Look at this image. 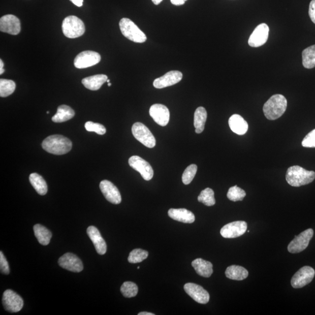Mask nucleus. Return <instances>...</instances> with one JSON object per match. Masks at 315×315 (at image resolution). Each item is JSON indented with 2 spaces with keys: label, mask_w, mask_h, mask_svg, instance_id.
<instances>
[{
  "label": "nucleus",
  "mask_w": 315,
  "mask_h": 315,
  "mask_svg": "<svg viewBox=\"0 0 315 315\" xmlns=\"http://www.w3.org/2000/svg\"><path fill=\"white\" fill-rule=\"evenodd\" d=\"M42 146L47 152L54 155H64L71 151L72 142L61 135H52L43 140Z\"/></svg>",
  "instance_id": "f257e3e1"
},
{
  "label": "nucleus",
  "mask_w": 315,
  "mask_h": 315,
  "mask_svg": "<svg viewBox=\"0 0 315 315\" xmlns=\"http://www.w3.org/2000/svg\"><path fill=\"white\" fill-rule=\"evenodd\" d=\"M287 101L280 94H274L263 106V112L267 119L274 120L278 119L285 113Z\"/></svg>",
  "instance_id": "f03ea898"
},
{
  "label": "nucleus",
  "mask_w": 315,
  "mask_h": 315,
  "mask_svg": "<svg viewBox=\"0 0 315 315\" xmlns=\"http://www.w3.org/2000/svg\"><path fill=\"white\" fill-rule=\"evenodd\" d=\"M286 178L291 186L300 187L312 183L315 179V172L299 166H293L287 170Z\"/></svg>",
  "instance_id": "7ed1b4c3"
},
{
  "label": "nucleus",
  "mask_w": 315,
  "mask_h": 315,
  "mask_svg": "<svg viewBox=\"0 0 315 315\" xmlns=\"http://www.w3.org/2000/svg\"><path fill=\"white\" fill-rule=\"evenodd\" d=\"M121 34L129 40L142 43L147 41L146 35L129 18H122L119 22Z\"/></svg>",
  "instance_id": "20e7f679"
},
{
  "label": "nucleus",
  "mask_w": 315,
  "mask_h": 315,
  "mask_svg": "<svg viewBox=\"0 0 315 315\" xmlns=\"http://www.w3.org/2000/svg\"><path fill=\"white\" fill-rule=\"evenodd\" d=\"M62 30L66 37L74 39L84 35L85 27L81 19L76 16L71 15L63 20Z\"/></svg>",
  "instance_id": "39448f33"
},
{
  "label": "nucleus",
  "mask_w": 315,
  "mask_h": 315,
  "mask_svg": "<svg viewBox=\"0 0 315 315\" xmlns=\"http://www.w3.org/2000/svg\"><path fill=\"white\" fill-rule=\"evenodd\" d=\"M132 133L136 139L140 141L141 144L149 148H152L155 146V138L152 133L144 124L137 122L132 127Z\"/></svg>",
  "instance_id": "423d86ee"
},
{
  "label": "nucleus",
  "mask_w": 315,
  "mask_h": 315,
  "mask_svg": "<svg viewBox=\"0 0 315 315\" xmlns=\"http://www.w3.org/2000/svg\"><path fill=\"white\" fill-rule=\"evenodd\" d=\"M314 232L312 229L306 230L300 234L295 236L294 239L288 246V250L291 254H299L306 249L309 242L313 238Z\"/></svg>",
  "instance_id": "0eeeda50"
},
{
  "label": "nucleus",
  "mask_w": 315,
  "mask_h": 315,
  "mask_svg": "<svg viewBox=\"0 0 315 315\" xmlns=\"http://www.w3.org/2000/svg\"><path fill=\"white\" fill-rule=\"evenodd\" d=\"M315 271L312 267L304 266L301 268L291 279V286L294 289H301L309 285L313 280Z\"/></svg>",
  "instance_id": "6e6552de"
},
{
  "label": "nucleus",
  "mask_w": 315,
  "mask_h": 315,
  "mask_svg": "<svg viewBox=\"0 0 315 315\" xmlns=\"http://www.w3.org/2000/svg\"><path fill=\"white\" fill-rule=\"evenodd\" d=\"M101 55L93 51L86 50L78 54L74 59V64L79 69L90 68L101 61Z\"/></svg>",
  "instance_id": "1a4fd4ad"
},
{
  "label": "nucleus",
  "mask_w": 315,
  "mask_h": 315,
  "mask_svg": "<svg viewBox=\"0 0 315 315\" xmlns=\"http://www.w3.org/2000/svg\"><path fill=\"white\" fill-rule=\"evenodd\" d=\"M3 304L5 309L11 313L18 312L23 306L21 296L11 290H7L3 294Z\"/></svg>",
  "instance_id": "9d476101"
},
{
  "label": "nucleus",
  "mask_w": 315,
  "mask_h": 315,
  "mask_svg": "<svg viewBox=\"0 0 315 315\" xmlns=\"http://www.w3.org/2000/svg\"><path fill=\"white\" fill-rule=\"evenodd\" d=\"M129 164L133 169L139 172L144 180L148 181L153 178V171L151 165L142 158L132 156L129 160Z\"/></svg>",
  "instance_id": "9b49d317"
},
{
  "label": "nucleus",
  "mask_w": 315,
  "mask_h": 315,
  "mask_svg": "<svg viewBox=\"0 0 315 315\" xmlns=\"http://www.w3.org/2000/svg\"><path fill=\"white\" fill-rule=\"evenodd\" d=\"M247 223L243 220L232 222L224 226L220 234L224 238H235L241 236L247 231Z\"/></svg>",
  "instance_id": "f8f14e48"
},
{
  "label": "nucleus",
  "mask_w": 315,
  "mask_h": 315,
  "mask_svg": "<svg viewBox=\"0 0 315 315\" xmlns=\"http://www.w3.org/2000/svg\"><path fill=\"white\" fill-rule=\"evenodd\" d=\"M184 290L189 296L201 304H206L210 301V294L202 286L195 283H187Z\"/></svg>",
  "instance_id": "ddd939ff"
},
{
  "label": "nucleus",
  "mask_w": 315,
  "mask_h": 315,
  "mask_svg": "<svg viewBox=\"0 0 315 315\" xmlns=\"http://www.w3.org/2000/svg\"><path fill=\"white\" fill-rule=\"evenodd\" d=\"M58 263L63 269L74 273H80L84 269L81 259L72 253H67L62 256L58 259Z\"/></svg>",
  "instance_id": "4468645a"
},
{
  "label": "nucleus",
  "mask_w": 315,
  "mask_h": 315,
  "mask_svg": "<svg viewBox=\"0 0 315 315\" xmlns=\"http://www.w3.org/2000/svg\"><path fill=\"white\" fill-rule=\"evenodd\" d=\"M269 27L266 23L259 25L250 35L248 44L252 47H258L265 44L269 38Z\"/></svg>",
  "instance_id": "2eb2a0df"
},
{
  "label": "nucleus",
  "mask_w": 315,
  "mask_h": 315,
  "mask_svg": "<svg viewBox=\"0 0 315 315\" xmlns=\"http://www.w3.org/2000/svg\"><path fill=\"white\" fill-rule=\"evenodd\" d=\"M0 30L12 35H17L21 31V22L13 15H6L0 19Z\"/></svg>",
  "instance_id": "dca6fc26"
},
{
  "label": "nucleus",
  "mask_w": 315,
  "mask_h": 315,
  "mask_svg": "<svg viewBox=\"0 0 315 315\" xmlns=\"http://www.w3.org/2000/svg\"><path fill=\"white\" fill-rule=\"evenodd\" d=\"M100 187L105 199L110 203L119 204L121 202V197L119 189L115 184L107 180H102Z\"/></svg>",
  "instance_id": "f3484780"
},
{
  "label": "nucleus",
  "mask_w": 315,
  "mask_h": 315,
  "mask_svg": "<svg viewBox=\"0 0 315 315\" xmlns=\"http://www.w3.org/2000/svg\"><path fill=\"white\" fill-rule=\"evenodd\" d=\"M183 74L179 71H171L164 76L155 79L153 86L157 89H162L178 83L182 80Z\"/></svg>",
  "instance_id": "a211bd4d"
},
{
  "label": "nucleus",
  "mask_w": 315,
  "mask_h": 315,
  "mask_svg": "<svg viewBox=\"0 0 315 315\" xmlns=\"http://www.w3.org/2000/svg\"><path fill=\"white\" fill-rule=\"evenodd\" d=\"M149 115L158 124L167 125L170 119V112L167 106L162 104H154L149 109Z\"/></svg>",
  "instance_id": "6ab92c4d"
},
{
  "label": "nucleus",
  "mask_w": 315,
  "mask_h": 315,
  "mask_svg": "<svg viewBox=\"0 0 315 315\" xmlns=\"http://www.w3.org/2000/svg\"><path fill=\"white\" fill-rule=\"evenodd\" d=\"M86 232L90 239L93 242L97 253L101 255H105L107 250V246L99 230L96 227L90 226Z\"/></svg>",
  "instance_id": "aec40b11"
},
{
  "label": "nucleus",
  "mask_w": 315,
  "mask_h": 315,
  "mask_svg": "<svg viewBox=\"0 0 315 315\" xmlns=\"http://www.w3.org/2000/svg\"><path fill=\"white\" fill-rule=\"evenodd\" d=\"M168 215L172 219L183 223L192 224L195 220L194 214L185 208H171L168 211Z\"/></svg>",
  "instance_id": "412c9836"
},
{
  "label": "nucleus",
  "mask_w": 315,
  "mask_h": 315,
  "mask_svg": "<svg viewBox=\"0 0 315 315\" xmlns=\"http://www.w3.org/2000/svg\"><path fill=\"white\" fill-rule=\"evenodd\" d=\"M228 123H229L231 131L238 135H244L247 132V121L241 116L237 114L231 116Z\"/></svg>",
  "instance_id": "4be33fe9"
},
{
  "label": "nucleus",
  "mask_w": 315,
  "mask_h": 315,
  "mask_svg": "<svg viewBox=\"0 0 315 315\" xmlns=\"http://www.w3.org/2000/svg\"><path fill=\"white\" fill-rule=\"evenodd\" d=\"M192 266L200 276L208 278L213 273L212 264L203 259H196L192 262Z\"/></svg>",
  "instance_id": "5701e85b"
},
{
  "label": "nucleus",
  "mask_w": 315,
  "mask_h": 315,
  "mask_svg": "<svg viewBox=\"0 0 315 315\" xmlns=\"http://www.w3.org/2000/svg\"><path fill=\"white\" fill-rule=\"evenodd\" d=\"M108 80V76L105 74H98L86 77L82 80V84L86 88L91 90H97L101 88Z\"/></svg>",
  "instance_id": "b1692460"
},
{
  "label": "nucleus",
  "mask_w": 315,
  "mask_h": 315,
  "mask_svg": "<svg viewBox=\"0 0 315 315\" xmlns=\"http://www.w3.org/2000/svg\"><path fill=\"white\" fill-rule=\"evenodd\" d=\"M75 115L74 110L68 105H62L58 106L57 111L52 117L54 123H62L72 119Z\"/></svg>",
  "instance_id": "393cba45"
},
{
  "label": "nucleus",
  "mask_w": 315,
  "mask_h": 315,
  "mask_svg": "<svg viewBox=\"0 0 315 315\" xmlns=\"http://www.w3.org/2000/svg\"><path fill=\"white\" fill-rule=\"evenodd\" d=\"M248 271L242 266L232 265L227 268L226 277L233 280L241 281L248 277Z\"/></svg>",
  "instance_id": "a878e982"
},
{
  "label": "nucleus",
  "mask_w": 315,
  "mask_h": 315,
  "mask_svg": "<svg viewBox=\"0 0 315 315\" xmlns=\"http://www.w3.org/2000/svg\"><path fill=\"white\" fill-rule=\"evenodd\" d=\"M207 117L206 109L202 106L196 110L194 115V126L197 134L202 133L204 130Z\"/></svg>",
  "instance_id": "bb28decb"
},
{
  "label": "nucleus",
  "mask_w": 315,
  "mask_h": 315,
  "mask_svg": "<svg viewBox=\"0 0 315 315\" xmlns=\"http://www.w3.org/2000/svg\"><path fill=\"white\" fill-rule=\"evenodd\" d=\"M34 231L35 236L41 245L44 246L49 245L50 239L52 237V232L41 224L34 226Z\"/></svg>",
  "instance_id": "cd10ccee"
},
{
  "label": "nucleus",
  "mask_w": 315,
  "mask_h": 315,
  "mask_svg": "<svg viewBox=\"0 0 315 315\" xmlns=\"http://www.w3.org/2000/svg\"><path fill=\"white\" fill-rule=\"evenodd\" d=\"M29 181L32 186L34 187L39 195L44 196L47 194V185L46 181L40 175L33 173L29 176Z\"/></svg>",
  "instance_id": "c85d7f7f"
},
{
  "label": "nucleus",
  "mask_w": 315,
  "mask_h": 315,
  "mask_svg": "<svg viewBox=\"0 0 315 315\" xmlns=\"http://www.w3.org/2000/svg\"><path fill=\"white\" fill-rule=\"evenodd\" d=\"M302 64L306 69H311L314 68L315 45L309 46L303 51Z\"/></svg>",
  "instance_id": "c756f323"
},
{
  "label": "nucleus",
  "mask_w": 315,
  "mask_h": 315,
  "mask_svg": "<svg viewBox=\"0 0 315 315\" xmlns=\"http://www.w3.org/2000/svg\"><path fill=\"white\" fill-rule=\"evenodd\" d=\"M15 82L6 79L0 80V97L5 98L11 96L15 91Z\"/></svg>",
  "instance_id": "7c9ffc66"
},
{
  "label": "nucleus",
  "mask_w": 315,
  "mask_h": 315,
  "mask_svg": "<svg viewBox=\"0 0 315 315\" xmlns=\"http://www.w3.org/2000/svg\"><path fill=\"white\" fill-rule=\"evenodd\" d=\"M198 201L207 206H212L215 204L214 192L210 188H205L200 193L198 197Z\"/></svg>",
  "instance_id": "2f4dec72"
},
{
  "label": "nucleus",
  "mask_w": 315,
  "mask_h": 315,
  "mask_svg": "<svg viewBox=\"0 0 315 315\" xmlns=\"http://www.w3.org/2000/svg\"><path fill=\"white\" fill-rule=\"evenodd\" d=\"M120 291L124 297L132 298L136 296L139 289L135 283L126 281L121 286Z\"/></svg>",
  "instance_id": "473e14b6"
},
{
  "label": "nucleus",
  "mask_w": 315,
  "mask_h": 315,
  "mask_svg": "<svg viewBox=\"0 0 315 315\" xmlns=\"http://www.w3.org/2000/svg\"><path fill=\"white\" fill-rule=\"evenodd\" d=\"M148 257V252L141 249H134L131 252L128 258V261L131 263H140Z\"/></svg>",
  "instance_id": "72a5a7b5"
},
{
  "label": "nucleus",
  "mask_w": 315,
  "mask_h": 315,
  "mask_svg": "<svg viewBox=\"0 0 315 315\" xmlns=\"http://www.w3.org/2000/svg\"><path fill=\"white\" fill-rule=\"evenodd\" d=\"M246 195L245 191L237 186H235L230 187L228 190L227 198L232 202H238V201H242Z\"/></svg>",
  "instance_id": "f704fd0d"
},
{
  "label": "nucleus",
  "mask_w": 315,
  "mask_h": 315,
  "mask_svg": "<svg viewBox=\"0 0 315 315\" xmlns=\"http://www.w3.org/2000/svg\"><path fill=\"white\" fill-rule=\"evenodd\" d=\"M198 171V166L195 164H192L185 169L182 175V182L184 184H188L194 179Z\"/></svg>",
  "instance_id": "c9c22d12"
},
{
  "label": "nucleus",
  "mask_w": 315,
  "mask_h": 315,
  "mask_svg": "<svg viewBox=\"0 0 315 315\" xmlns=\"http://www.w3.org/2000/svg\"><path fill=\"white\" fill-rule=\"evenodd\" d=\"M86 131L89 132H94L99 135H104L106 133V129L104 125L92 121H87L85 124Z\"/></svg>",
  "instance_id": "e433bc0d"
},
{
  "label": "nucleus",
  "mask_w": 315,
  "mask_h": 315,
  "mask_svg": "<svg viewBox=\"0 0 315 315\" xmlns=\"http://www.w3.org/2000/svg\"><path fill=\"white\" fill-rule=\"evenodd\" d=\"M303 147L315 148V129L307 135L302 142Z\"/></svg>",
  "instance_id": "4c0bfd02"
},
{
  "label": "nucleus",
  "mask_w": 315,
  "mask_h": 315,
  "mask_svg": "<svg viewBox=\"0 0 315 315\" xmlns=\"http://www.w3.org/2000/svg\"><path fill=\"white\" fill-rule=\"evenodd\" d=\"M0 270L3 274L8 275L10 274V270L9 263H8L2 251L0 252Z\"/></svg>",
  "instance_id": "58836bf2"
},
{
  "label": "nucleus",
  "mask_w": 315,
  "mask_h": 315,
  "mask_svg": "<svg viewBox=\"0 0 315 315\" xmlns=\"http://www.w3.org/2000/svg\"><path fill=\"white\" fill-rule=\"evenodd\" d=\"M309 15L311 20L315 24V0H312L310 3Z\"/></svg>",
  "instance_id": "ea45409f"
},
{
  "label": "nucleus",
  "mask_w": 315,
  "mask_h": 315,
  "mask_svg": "<svg viewBox=\"0 0 315 315\" xmlns=\"http://www.w3.org/2000/svg\"><path fill=\"white\" fill-rule=\"evenodd\" d=\"M186 1H187V0H171L172 5L177 6L183 5Z\"/></svg>",
  "instance_id": "a19ab883"
},
{
  "label": "nucleus",
  "mask_w": 315,
  "mask_h": 315,
  "mask_svg": "<svg viewBox=\"0 0 315 315\" xmlns=\"http://www.w3.org/2000/svg\"><path fill=\"white\" fill-rule=\"evenodd\" d=\"M70 1L78 7H82L83 5V0H70Z\"/></svg>",
  "instance_id": "79ce46f5"
},
{
  "label": "nucleus",
  "mask_w": 315,
  "mask_h": 315,
  "mask_svg": "<svg viewBox=\"0 0 315 315\" xmlns=\"http://www.w3.org/2000/svg\"><path fill=\"white\" fill-rule=\"evenodd\" d=\"M4 63L1 59L0 60V74H3L4 72H5V70H4Z\"/></svg>",
  "instance_id": "37998d69"
},
{
  "label": "nucleus",
  "mask_w": 315,
  "mask_h": 315,
  "mask_svg": "<svg viewBox=\"0 0 315 315\" xmlns=\"http://www.w3.org/2000/svg\"><path fill=\"white\" fill-rule=\"evenodd\" d=\"M163 0H152V2L155 5H159L162 2Z\"/></svg>",
  "instance_id": "c03bdc74"
},
{
  "label": "nucleus",
  "mask_w": 315,
  "mask_h": 315,
  "mask_svg": "<svg viewBox=\"0 0 315 315\" xmlns=\"http://www.w3.org/2000/svg\"><path fill=\"white\" fill-rule=\"evenodd\" d=\"M139 315H155L154 313L147 312H142L138 314Z\"/></svg>",
  "instance_id": "a18cd8bd"
},
{
  "label": "nucleus",
  "mask_w": 315,
  "mask_h": 315,
  "mask_svg": "<svg viewBox=\"0 0 315 315\" xmlns=\"http://www.w3.org/2000/svg\"><path fill=\"white\" fill-rule=\"evenodd\" d=\"M111 85H112L111 83H110V82H109V83H108V86H111Z\"/></svg>",
  "instance_id": "49530a36"
},
{
  "label": "nucleus",
  "mask_w": 315,
  "mask_h": 315,
  "mask_svg": "<svg viewBox=\"0 0 315 315\" xmlns=\"http://www.w3.org/2000/svg\"><path fill=\"white\" fill-rule=\"evenodd\" d=\"M106 82H108V83H109V82H110V80H108H108H107V81H106Z\"/></svg>",
  "instance_id": "de8ad7c7"
}]
</instances>
